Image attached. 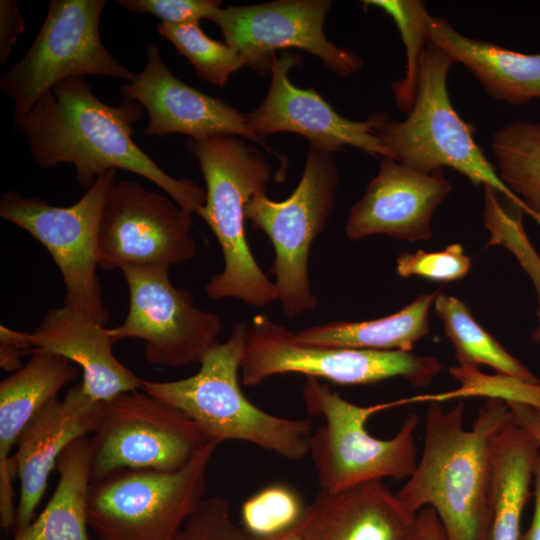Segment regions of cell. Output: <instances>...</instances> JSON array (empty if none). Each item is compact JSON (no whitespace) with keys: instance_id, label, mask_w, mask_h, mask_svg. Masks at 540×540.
Here are the masks:
<instances>
[{"instance_id":"obj_19","label":"cell","mask_w":540,"mask_h":540,"mask_svg":"<svg viewBox=\"0 0 540 540\" xmlns=\"http://www.w3.org/2000/svg\"><path fill=\"white\" fill-rule=\"evenodd\" d=\"M102 412L103 402L93 401L79 382L63 399L47 403L23 429L13 455L20 481L15 530L33 521L60 455L73 441L95 431Z\"/></svg>"},{"instance_id":"obj_38","label":"cell","mask_w":540,"mask_h":540,"mask_svg":"<svg viewBox=\"0 0 540 540\" xmlns=\"http://www.w3.org/2000/svg\"><path fill=\"white\" fill-rule=\"evenodd\" d=\"M507 405L514 423L524 429L540 448V408L520 402Z\"/></svg>"},{"instance_id":"obj_21","label":"cell","mask_w":540,"mask_h":540,"mask_svg":"<svg viewBox=\"0 0 540 540\" xmlns=\"http://www.w3.org/2000/svg\"><path fill=\"white\" fill-rule=\"evenodd\" d=\"M30 347L63 356L82 370V387L96 402L141 389V378L113 354L107 327L66 306L49 309L26 333Z\"/></svg>"},{"instance_id":"obj_18","label":"cell","mask_w":540,"mask_h":540,"mask_svg":"<svg viewBox=\"0 0 540 540\" xmlns=\"http://www.w3.org/2000/svg\"><path fill=\"white\" fill-rule=\"evenodd\" d=\"M124 98L148 113L147 136L185 134L192 139L234 135L261 144L248 128L245 114L176 77L163 61L158 45L146 47V64L120 88Z\"/></svg>"},{"instance_id":"obj_27","label":"cell","mask_w":540,"mask_h":540,"mask_svg":"<svg viewBox=\"0 0 540 540\" xmlns=\"http://www.w3.org/2000/svg\"><path fill=\"white\" fill-rule=\"evenodd\" d=\"M433 308L460 366L488 365L497 373L538 381L529 368L511 355L474 318L459 298L436 291Z\"/></svg>"},{"instance_id":"obj_35","label":"cell","mask_w":540,"mask_h":540,"mask_svg":"<svg viewBox=\"0 0 540 540\" xmlns=\"http://www.w3.org/2000/svg\"><path fill=\"white\" fill-rule=\"evenodd\" d=\"M174 540H260L236 524L229 500L205 497L186 520Z\"/></svg>"},{"instance_id":"obj_17","label":"cell","mask_w":540,"mask_h":540,"mask_svg":"<svg viewBox=\"0 0 540 540\" xmlns=\"http://www.w3.org/2000/svg\"><path fill=\"white\" fill-rule=\"evenodd\" d=\"M451 190L443 169L425 173L383 158L363 196L351 207L345 233L354 241L378 234L427 241L433 236V214Z\"/></svg>"},{"instance_id":"obj_22","label":"cell","mask_w":540,"mask_h":540,"mask_svg":"<svg viewBox=\"0 0 540 540\" xmlns=\"http://www.w3.org/2000/svg\"><path fill=\"white\" fill-rule=\"evenodd\" d=\"M430 42L454 63L464 65L494 100L523 105L540 98V53L516 52L495 43L470 38L448 20L432 16Z\"/></svg>"},{"instance_id":"obj_32","label":"cell","mask_w":540,"mask_h":540,"mask_svg":"<svg viewBox=\"0 0 540 540\" xmlns=\"http://www.w3.org/2000/svg\"><path fill=\"white\" fill-rule=\"evenodd\" d=\"M522 214L519 211L513 216L500 204L495 191L484 188L483 222L491 233L486 247L502 245L512 252L534 285L540 309V256L524 231Z\"/></svg>"},{"instance_id":"obj_20","label":"cell","mask_w":540,"mask_h":540,"mask_svg":"<svg viewBox=\"0 0 540 540\" xmlns=\"http://www.w3.org/2000/svg\"><path fill=\"white\" fill-rule=\"evenodd\" d=\"M303 540H416L417 519L382 480L319 491L298 520Z\"/></svg>"},{"instance_id":"obj_43","label":"cell","mask_w":540,"mask_h":540,"mask_svg":"<svg viewBox=\"0 0 540 540\" xmlns=\"http://www.w3.org/2000/svg\"><path fill=\"white\" fill-rule=\"evenodd\" d=\"M530 340L534 344L540 345V309H537V325L531 331Z\"/></svg>"},{"instance_id":"obj_14","label":"cell","mask_w":540,"mask_h":540,"mask_svg":"<svg viewBox=\"0 0 540 540\" xmlns=\"http://www.w3.org/2000/svg\"><path fill=\"white\" fill-rule=\"evenodd\" d=\"M192 213L138 182H116L100 221L97 262L104 270L170 268L190 260L197 246Z\"/></svg>"},{"instance_id":"obj_16","label":"cell","mask_w":540,"mask_h":540,"mask_svg":"<svg viewBox=\"0 0 540 540\" xmlns=\"http://www.w3.org/2000/svg\"><path fill=\"white\" fill-rule=\"evenodd\" d=\"M298 61L289 52L275 55L265 98L245 114L249 130L261 144L269 135L288 132L305 137L309 146L328 154L351 146L373 156L390 158L374 132L371 115L364 121L350 120L336 112L315 90L299 88L291 82L289 71Z\"/></svg>"},{"instance_id":"obj_6","label":"cell","mask_w":540,"mask_h":540,"mask_svg":"<svg viewBox=\"0 0 540 540\" xmlns=\"http://www.w3.org/2000/svg\"><path fill=\"white\" fill-rule=\"evenodd\" d=\"M302 397L308 414L324 420L309 443L321 491L336 492L387 477L407 480L411 476L419 459L417 414H409L392 438L379 439L368 432L366 423L392 403L360 406L312 377H307Z\"/></svg>"},{"instance_id":"obj_29","label":"cell","mask_w":540,"mask_h":540,"mask_svg":"<svg viewBox=\"0 0 540 540\" xmlns=\"http://www.w3.org/2000/svg\"><path fill=\"white\" fill-rule=\"evenodd\" d=\"M365 8L382 10L395 22L406 49L405 77L392 84L395 102L400 111L408 113L415 101L420 69L430 43L432 15L419 0H368Z\"/></svg>"},{"instance_id":"obj_33","label":"cell","mask_w":540,"mask_h":540,"mask_svg":"<svg viewBox=\"0 0 540 540\" xmlns=\"http://www.w3.org/2000/svg\"><path fill=\"white\" fill-rule=\"evenodd\" d=\"M449 371L452 377L460 382L461 387L457 391L432 397L431 401H440L446 397L481 395L501 399L506 403L520 402L540 408V379L528 381L501 373L488 375L473 366H453Z\"/></svg>"},{"instance_id":"obj_31","label":"cell","mask_w":540,"mask_h":540,"mask_svg":"<svg viewBox=\"0 0 540 540\" xmlns=\"http://www.w3.org/2000/svg\"><path fill=\"white\" fill-rule=\"evenodd\" d=\"M305 507L297 493L284 485L267 486L242 505V526L264 539L285 531L300 519Z\"/></svg>"},{"instance_id":"obj_30","label":"cell","mask_w":540,"mask_h":540,"mask_svg":"<svg viewBox=\"0 0 540 540\" xmlns=\"http://www.w3.org/2000/svg\"><path fill=\"white\" fill-rule=\"evenodd\" d=\"M157 29L179 54L189 60L197 76L212 85L223 87L233 73L245 66L231 46L211 39L199 23L160 22Z\"/></svg>"},{"instance_id":"obj_24","label":"cell","mask_w":540,"mask_h":540,"mask_svg":"<svg viewBox=\"0 0 540 540\" xmlns=\"http://www.w3.org/2000/svg\"><path fill=\"white\" fill-rule=\"evenodd\" d=\"M30 354L25 365L0 383V464L10 459L12 447L36 413L80 375L79 367L63 356L40 348Z\"/></svg>"},{"instance_id":"obj_39","label":"cell","mask_w":540,"mask_h":540,"mask_svg":"<svg viewBox=\"0 0 540 540\" xmlns=\"http://www.w3.org/2000/svg\"><path fill=\"white\" fill-rule=\"evenodd\" d=\"M416 540H445L443 527L435 511L425 507L416 514Z\"/></svg>"},{"instance_id":"obj_23","label":"cell","mask_w":540,"mask_h":540,"mask_svg":"<svg viewBox=\"0 0 540 540\" xmlns=\"http://www.w3.org/2000/svg\"><path fill=\"white\" fill-rule=\"evenodd\" d=\"M490 540H520L540 448L513 419L492 439Z\"/></svg>"},{"instance_id":"obj_7","label":"cell","mask_w":540,"mask_h":540,"mask_svg":"<svg viewBox=\"0 0 540 540\" xmlns=\"http://www.w3.org/2000/svg\"><path fill=\"white\" fill-rule=\"evenodd\" d=\"M218 445L207 442L176 471L123 469L91 482L87 518L98 540H174L205 498Z\"/></svg>"},{"instance_id":"obj_40","label":"cell","mask_w":540,"mask_h":540,"mask_svg":"<svg viewBox=\"0 0 540 540\" xmlns=\"http://www.w3.org/2000/svg\"><path fill=\"white\" fill-rule=\"evenodd\" d=\"M534 509L529 528L521 534L520 540H540V458L537 461L533 476Z\"/></svg>"},{"instance_id":"obj_15","label":"cell","mask_w":540,"mask_h":540,"mask_svg":"<svg viewBox=\"0 0 540 540\" xmlns=\"http://www.w3.org/2000/svg\"><path fill=\"white\" fill-rule=\"evenodd\" d=\"M331 7L330 0H276L219 7L209 20L219 26L225 43L244 65L262 75L270 72L277 50L297 48L347 77L359 71L363 61L355 52L327 39L324 23Z\"/></svg>"},{"instance_id":"obj_8","label":"cell","mask_w":540,"mask_h":540,"mask_svg":"<svg viewBox=\"0 0 540 540\" xmlns=\"http://www.w3.org/2000/svg\"><path fill=\"white\" fill-rule=\"evenodd\" d=\"M338 184L332 154L309 146L302 176L287 199L274 201L264 190L246 204V220L273 245L270 274L274 275L277 301L288 317L317 306L309 278L310 248L332 214Z\"/></svg>"},{"instance_id":"obj_34","label":"cell","mask_w":540,"mask_h":540,"mask_svg":"<svg viewBox=\"0 0 540 540\" xmlns=\"http://www.w3.org/2000/svg\"><path fill=\"white\" fill-rule=\"evenodd\" d=\"M471 267L472 260L459 243H452L441 251L404 252L396 259V272L400 277H420L437 282L460 280Z\"/></svg>"},{"instance_id":"obj_3","label":"cell","mask_w":540,"mask_h":540,"mask_svg":"<svg viewBox=\"0 0 540 540\" xmlns=\"http://www.w3.org/2000/svg\"><path fill=\"white\" fill-rule=\"evenodd\" d=\"M187 151L199 162L206 199L196 213L215 235L223 270L205 287L211 299L235 298L255 307L277 301V291L254 258L246 238L245 207L267 189L272 169L262 152L234 135L189 138Z\"/></svg>"},{"instance_id":"obj_12","label":"cell","mask_w":540,"mask_h":540,"mask_svg":"<svg viewBox=\"0 0 540 540\" xmlns=\"http://www.w3.org/2000/svg\"><path fill=\"white\" fill-rule=\"evenodd\" d=\"M210 440L183 411L144 391L103 402L90 438V481L123 469L171 472L185 466Z\"/></svg>"},{"instance_id":"obj_5","label":"cell","mask_w":540,"mask_h":540,"mask_svg":"<svg viewBox=\"0 0 540 540\" xmlns=\"http://www.w3.org/2000/svg\"><path fill=\"white\" fill-rule=\"evenodd\" d=\"M450 56L430 42L422 61L415 101L402 121L383 112L371 115L374 132L390 153V159L421 172L449 167L473 184L505 196L518 210H530L501 180L497 168L474 138L472 125L465 122L451 103L447 78Z\"/></svg>"},{"instance_id":"obj_4","label":"cell","mask_w":540,"mask_h":540,"mask_svg":"<svg viewBox=\"0 0 540 540\" xmlns=\"http://www.w3.org/2000/svg\"><path fill=\"white\" fill-rule=\"evenodd\" d=\"M248 324L239 322L200 361L198 372L174 381L141 380L142 391L183 411L210 441H243L289 460L309 455L310 419L268 413L250 402L239 374Z\"/></svg>"},{"instance_id":"obj_2","label":"cell","mask_w":540,"mask_h":540,"mask_svg":"<svg viewBox=\"0 0 540 540\" xmlns=\"http://www.w3.org/2000/svg\"><path fill=\"white\" fill-rule=\"evenodd\" d=\"M511 420L505 401L488 398L465 429L462 402L445 411L431 401L422 454L396 493L404 507L414 515L432 508L445 540H490L491 441Z\"/></svg>"},{"instance_id":"obj_13","label":"cell","mask_w":540,"mask_h":540,"mask_svg":"<svg viewBox=\"0 0 540 540\" xmlns=\"http://www.w3.org/2000/svg\"><path fill=\"white\" fill-rule=\"evenodd\" d=\"M129 309L120 325L107 328L116 343L138 338L145 342L144 357L168 368L200 363L218 341L221 319L198 308L192 295L175 287L164 267H124Z\"/></svg>"},{"instance_id":"obj_1","label":"cell","mask_w":540,"mask_h":540,"mask_svg":"<svg viewBox=\"0 0 540 540\" xmlns=\"http://www.w3.org/2000/svg\"><path fill=\"white\" fill-rule=\"evenodd\" d=\"M143 115L144 108L126 98L117 106L104 103L84 77H75L42 96L16 128L41 168L69 163L87 189L110 170H126L153 182L181 209L197 213L205 203V189L166 173L133 140L132 127Z\"/></svg>"},{"instance_id":"obj_10","label":"cell","mask_w":540,"mask_h":540,"mask_svg":"<svg viewBox=\"0 0 540 540\" xmlns=\"http://www.w3.org/2000/svg\"><path fill=\"white\" fill-rule=\"evenodd\" d=\"M106 0H52L26 54L0 78L12 102L14 126L60 82L86 75L131 82L135 73L105 48L99 22Z\"/></svg>"},{"instance_id":"obj_26","label":"cell","mask_w":540,"mask_h":540,"mask_svg":"<svg viewBox=\"0 0 540 540\" xmlns=\"http://www.w3.org/2000/svg\"><path fill=\"white\" fill-rule=\"evenodd\" d=\"M435 295L421 294L399 311L378 319L330 322L294 332L293 337L312 345L411 352L430 331Z\"/></svg>"},{"instance_id":"obj_36","label":"cell","mask_w":540,"mask_h":540,"mask_svg":"<svg viewBox=\"0 0 540 540\" xmlns=\"http://www.w3.org/2000/svg\"><path fill=\"white\" fill-rule=\"evenodd\" d=\"M122 8L136 13L151 14L169 24L199 23L221 7L218 0H117Z\"/></svg>"},{"instance_id":"obj_25","label":"cell","mask_w":540,"mask_h":540,"mask_svg":"<svg viewBox=\"0 0 540 540\" xmlns=\"http://www.w3.org/2000/svg\"><path fill=\"white\" fill-rule=\"evenodd\" d=\"M90 438L80 437L60 455L58 482L44 510L7 540H90L87 498L90 481Z\"/></svg>"},{"instance_id":"obj_11","label":"cell","mask_w":540,"mask_h":540,"mask_svg":"<svg viewBox=\"0 0 540 540\" xmlns=\"http://www.w3.org/2000/svg\"><path fill=\"white\" fill-rule=\"evenodd\" d=\"M116 170L99 176L87 192L68 207L38 197L7 191L0 216L28 232L53 258L65 285L64 306L106 326V309L96 269L101 217L115 185Z\"/></svg>"},{"instance_id":"obj_37","label":"cell","mask_w":540,"mask_h":540,"mask_svg":"<svg viewBox=\"0 0 540 540\" xmlns=\"http://www.w3.org/2000/svg\"><path fill=\"white\" fill-rule=\"evenodd\" d=\"M25 30V22L17 1H0V64L7 62L18 37Z\"/></svg>"},{"instance_id":"obj_28","label":"cell","mask_w":540,"mask_h":540,"mask_svg":"<svg viewBox=\"0 0 540 540\" xmlns=\"http://www.w3.org/2000/svg\"><path fill=\"white\" fill-rule=\"evenodd\" d=\"M492 151L501 180L540 225V124L508 122L494 133Z\"/></svg>"},{"instance_id":"obj_41","label":"cell","mask_w":540,"mask_h":540,"mask_svg":"<svg viewBox=\"0 0 540 540\" xmlns=\"http://www.w3.org/2000/svg\"><path fill=\"white\" fill-rule=\"evenodd\" d=\"M27 351L21 349L20 347L7 343L0 342V366L7 372H15L20 369L21 356Z\"/></svg>"},{"instance_id":"obj_42","label":"cell","mask_w":540,"mask_h":540,"mask_svg":"<svg viewBox=\"0 0 540 540\" xmlns=\"http://www.w3.org/2000/svg\"><path fill=\"white\" fill-rule=\"evenodd\" d=\"M260 540H303L298 523L276 535Z\"/></svg>"},{"instance_id":"obj_9","label":"cell","mask_w":540,"mask_h":540,"mask_svg":"<svg viewBox=\"0 0 540 540\" xmlns=\"http://www.w3.org/2000/svg\"><path fill=\"white\" fill-rule=\"evenodd\" d=\"M292 331L263 314L248 324L240 365L241 381L255 386L274 375L298 373L340 385H366L401 377L428 386L441 372L433 356L297 342Z\"/></svg>"}]
</instances>
